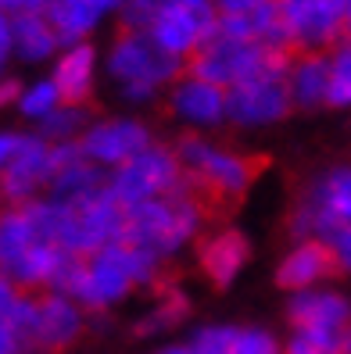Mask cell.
<instances>
[{
    "label": "cell",
    "mask_w": 351,
    "mask_h": 354,
    "mask_svg": "<svg viewBox=\"0 0 351 354\" xmlns=\"http://www.w3.org/2000/svg\"><path fill=\"white\" fill-rule=\"evenodd\" d=\"M176 154L183 161L179 190H187L201 204L204 218L226 215L230 207H237V201L244 197L247 186H251V179L269 165L258 154L222 151V147H215V143L201 140V136H183Z\"/></svg>",
    "instance_id": "1"
},
{
    "label": "cell",
    "mask_w": 351,
    "mask_h": 354,
    "mask_svg": "<svg viewBox=\"0 0 351 354\" xmlns=\"http://www.w3.org/2000/svg\"><path fill=\"white\" fill-rule=\"evenodd\" d=\"M161 258L140 251L129 240H115L108 247L93 251L90 258H82V276L75 286V301L87 311H105L118 304L122 297H129L136 286H158L165 279Z\"/></svg>",
    "instance_id": "2"
},
{
    "label": "cell",
    "mask_w": 351,
    "mask_h": 354,
    "mask_svg": "<svg viewBox=\"0 0 351 354\" xmlns=\"http://www.w3.org/2000/svg\"><path fill=\"white\" fill-rule=\"evenodd\" d=\"M287 322L294 329L287 354H348L351 347V297L326 283L291 294Z\"/></svg>",
    "instance_id": "3"
},
{
    "label": "cell",
    "mask_w": 351,
    "mask_h": 354,
    "mask_svg": "<svg viewBox=\"0 0 351 354\" xmlns=\"http://www.w3.org/2000/svg\"><path fill=\"white\" fill-rule=\"evenodd\" d=\"M204 222L208 218H204L201 204L187 190H172L165 197H151L143 204L126 207V233H122V240H129L133 247L165 261L179 247H187Z\"/></svg>",
    "instance_id": "4"
},
{
    "label": "cell",
    "mask_w": 351,
    "mask_h": 354,
    "mask_svg": "<svg viewBox=\"0 0 351 354\" xmlns=\"http://www.w3.org/2000/svg\"><path fill=\"white\" fill-rule=\"evenodd\" d=\"M79 301L54 294V290H26L18 297L8 326L15 329L22 354H65L87 329V315H82Z\"/></svg>",
    "instance_id": "5"
},
{
    "label": "cell",
    "mask_w": 351,
    "mask_h": 354,
    "mask_svg": "<svg viewBox=\"0 0 351 354\" xmlns=\"http://www.w3.org/2000/svg\"><path fill=\"white\" fill-rule=\"evenodd\" d=\"M65 254L69 251L36 233L26 204H11L8 212H0V276H8L15 286L47 290Z\"/></svg>",
    "instance_id": "6"
},
{
    "label": "cell",
    "mask_w": 351,
    "mask_h": 354,
    "mask_svg": "<svg viewBox=\"0 0 351 354\" xmlns=\"http://www.w3.org/2000/svg\"><path fill=\"white\" fill-rule=\"evenodd\" d=\"M179 61L183 57L158 47V39L147 29H122L111 47L108 68L126 86L129 100H147L158 86L179 75Z\"/></svg>",
    "instance_id": "7"
},
{
    "label": "cell",
    "mask_w": 351,
    "mask_h": 354,
    "mask_svg": "<svg viewBox=\"0 0 351 354\" xmlns=\"http://www.w3.org/2000/svg\"><path fill=\"white\" fill-rule=\"evenodd\" d=\"M280 47H265V44H251V39H237L226 32H212L204 44L187 57V72L197 79H208L215 86L233 90L240 82L255 79L258 72L269 68V61L276 57Z\"/></svg>",
    "instance_id": "8"
},
{
    "label": "cell",
    "mask_w": 351,
    "mask_h": 354,
    "mask_svg": "<svg viewBox=\"0 0 351 354\" xmlns=\"http://www.w3.org/2000/svg\"><path fill=\"white\" fill-rule=\"evenodd\" d=\"M65 204H69V215H65L61 251L90 258L93 251L122 240V233H126V204L111 194V186H105V190H97L90 197L65 201Z\"/></svg>",
    "instance_id": "9"
},
{
    "label": "cell",
    "mask_w": 351,
    "mask_h": 354,
    "mask_svg": "<svg viewBox=\"0 0 351 354\" xmlns=\"http://www.w3.org/2000/svg\"><path fill=\"white\" fill-rule=\"evenodd\" d=\"M298 50H276L269 68L230 90V118L237 126H265L291 111V61Z\"/></svg>",
    "instance_id": "10"
},
{
    "label": "cell",
    "mask_w": 351,
    "mask_h": 354,
    "mask_svg": "<svg viewBox=\"0 0 351 354\" xmlns=\"http://www.w3.org/2000/svg\"><path fill=\"white\" fill-rule=\"evenodd\" d=\"M341 225H351V165H337L312 183L291 218V233L298 240H326Z\"/></svg>",
    "instance_id": "11"
},
{
    "label": "cell",
    "mask_w": 351,
    "mask_h": 354,
    "mask_svg": "<svg viewBox=\"0 0 351 354\" xmlns=\"http://www.w3.org/2000/svg\"><path fill=\"white\" fill-rule=\"evenodd\" d=\"M179 183H183L179 154L169 151V147H154V143L147 151H140L136 158H129L126 165H118V169L111 172V179H108L111 194L126 207L143 204L151 197L172 194V190H179Z\"/></svg>",
    "instance_id": "12"
},
{
    "label": "cell",
    "mask_w": 351,
    "mask_h": 354,
    "mask_svg": "<svg viewBox=\"0 0 351 354\" xmlns=\"http://www.w3.org/2000/svg\"><path fill=\"white\" fill-rule=\"evenodd\" d=\"M219 26L215 0H161V8L151 22V36L158 47L176 57H190Z\"/></svg>",
    "instance_id": "13"
},
{
    "label": "cell",
    "mask_w": 351,
    "mask_h": 354,
    "mask_svg": "<svg viewBox=\"0 0 351 354\" xmlns=\"http://www.w3.org/2000/svg\"><path fill=\"white\" fill-rule=\"evenodd\" d=\"M294 50H334L348 29V0H276Z\"/></svg>",
    "instance_id": "14"
},
{
    "label": "cell",
    "mask_w": 351,
    "mask_h": 354,
    "mask_svg": "<svg viewBox=\"0 0 351 354\" xmlns=\"http://www.w3.org/2000/svg\"><path fill=\"white\" fill-rule=\"evenodd\" d=\"M51 176H54V143L44 136H26L22 147L8 161V169L0 172V197L8 204H29L44 186H51Z\"/></svg>",
    "instance_id": "15"
},
{
    "label": "cell",
    "mask_w": 351,
    "mask_h": 354,
    "mask_svg": "<svg viewBox=\"0 0 351 354\" xmlns=\"http://www.w3.org/2000/svg\"><path fill=\"white\" fill-rule=\"evenodd\" d=\"M334 276H341L334 247L319 236H308V240H298V247H291V251L283 254V261L276 268V286L298 294V290L323 286Z\"/></svg>",
    "instance_id": "16"
},
{
    "label": "cell",
    "mask_w": 351,
    "mask_h": 354,
    "mask_svg": "<svg viewBox=\"0 0 351 354\" xmlns=\"http://www.w3.org/2000/svg\"><path fill=\"white\" fill-rule=\"evenodd\" d=\"M111 176L100 172V165L93 158H87L79 140H65L54 143V176H51V197L57 201H79L90 197L97 190H105Z\"/></svg>",
    "instance_id": "17"
},
{
    "label": "cell",
    "mask_w": 351,
    "mask_h": 354,
    "mask_svg": "<svg viewBox=\"0 0 351 354\" xmlns=\"http://www.w3.org/2000/svg\"><path fill=\"white\" fill-rule=\"evenodd\" d=\"M79 143L87 151V158H93L97 165L118 169V165H126L129 158H136L140 151L151 147V133L140 122L115 118V122H97V126H90L79 136Z\"/></svg>",
    "instance_id": "18"
},
{
    "label": "cell",
    "mask_w": 351,
    "mask_h": 354,
    "mask_svg": "<svg viewBox=\"0 0 351 354\" xmlns=\"http://www.w3.org/2000/svg\"><path fill=\"white\" fill-rule=\"evenodd\" d=\"M247 258H251V243H247V236L237 233V229H219V233L204 236L197 243L201 272L208 276V283L219 286V290H226L244 272Z\"/></svg>",
    "instance_id": "19"
},
{
    "label": "cell",
    "mask_w": 351,
    "mask_h": 354,
    "mask_svg": "<svg viewBox=\"0 0 351 354\" xmlns=\"http://www.w3.org/2000/svg\"><path fill=\"white\" fill-rule=\"evenodd\" d=\"M172 111L194 126H215V122L230 118V90L215 86L208 79L187 75L172 90Z\"/></svg>",
    "instance_id": "20"
},
{
    "label": "cell",
    "mask_w": 351,
    "mask_h": 354,
    "mask_svg": "<svg viewBox=\"0 0 351 354\" xmlns=\"http://www.w3.org/2000/svg\"><path fill=\"white\" fill-rule=\"evenodd\" d=\"M93 47L87 39H79V44H69V50H61L57 57V68H54V86L61 90V100L65 104H79L90 97L93 90Z\"/></svg>",
    "instance_id": "21"
},
{
    "label": "cell",
    "mask_w": 351,
    "mask_h": 354,
    "mask_svg": "<svg viewBox=\"0 0 351 354\" xmlns=\"http://www.w3.org/2000/svg\"><path fill=\"white\" fill-rule=\"evenodd\" d=\"M291 93L301 108H319L330 93V50H298L291 61Z\"/></svg>",
    "instance_id": "22"
},
{
    "label": "cell",
    "mask_w": 351,
    "mask_h": 354,
    "mask_svg": "<svg viewBox=\"0 0 351 354\" xmlns=\"http://www.w3.org/2000/svg\"><path fill=\"white\" fill-rule=\"evenodd\" d=\"M126 0H54L47 8L51 22L61 32V44H79L108 11L122 8Z\"/></svg>",
    "instance_id": "23"
},
{
    "label": "cell",
    "mask_w": 351,
    "mask_h": 354,
    "mask_svg": "<svg viewBox=\"0 0 351 354\" xmlns=\"http://www.w3.org/2000/svg\"><path fill=\"white\" fill-rule=\"evenodd\" d=\"M11 29H15V54L26 61H44L61 47V32L47 11H15Z\"/></svg>",
    "instance_id": "24"
},
{
    "label": "cell",
    "mask_w": 351,
    "mask_h": 354,
    "mask_svg": "<svg viewBox=\"0 0 351 354\" xmlns=\"http://www.w3.org/2000/svg\"><path fill=\"white\" fill-rule=\"evenodd\" d=\"M154 294H158V304L133 326L136 337H158V333H165V329H176L183 319L190 315L187 294H183V290H176V283H172L169 276L154 286Z\"/></svg>",
    "instance_id": "25"
},
{
    "label": "cell",
    "mask_w": 351,
    "mask_h": 354,
    "mask_svg": "<svg viewBox=\"0 0 351 354\" xmlns=\"http://www.w3.org/2000/svg\"><path fill=\"white\" fill-rule=\"evenodd\" d=\"M330 108H351V39L330 50V93H326Z\"/></svg>",
    "instance_id": "26"
},
{
    "label": "cell",
    "mask_w": 351,
    "mask_h": 354,
    "mask_svg": "<svg viewBox=\"0 0 351 354\" xmlns=\"http://www.w3.org/2000/svg\"><path fill=\"white\" fill-rule=\"evenodd\" d=\"M87 115H82L79 104H65V108H57L54 115H47L44 122H39V136L51 140V143H65L72 140L75 133H87Z\"/></svg>",
    "instance_id": "27"
},
{
    "label": "cell",
    "mask_w": 351,
    "mask_h": 354,
    "mask_svg": "<svg viewBox=\"0 0 351 354\" xmlns=\"http://www.w3.org/2000/svg\"><path fill=\"white\" fill-rule=\"evenodd\" d=\"M233 354H287V344H280L269 329L262 326H237Z\"/></svg>",
    "instance_id": "28"
},
{
    "label": "cell",
    "mask_w": 351,
    "mask_h": 354,
    "mask_svg": "<svg viewBox=\"0 0 351 354\" xmlns=\"http://www.w3.org/2000/svg\"><path fill=\"white\" fill-rule=\"evenodd\" d=\"M18 104H22V111H26L29 118H39V122H44V118L54 115L65 100H61V90L54 86V79H51V82H36L33 90H26Z\"/></svg>",
    "instance_id": "29"
},
{
    "label": "cell",
    "mask_w": 351,
    "mask_h": 354,
    "mask_svg": "<svg viewBox=\"0 0 351 354\" xmlns=\"http://www.w3.org/2000/svg\"><path fill=\"white\" fill-rule=\"evenodd\" d=\"M233 337H237V326H201L190 344L197 354H233Z\"/></svg>",
    "instance_id": "30"
},
{
    "label": "cell",
    "mask_w": 351,
    "mask_h": 354,
    "mask_svg": "<svg viewBox=\"0 0 351 354\" xmlns=\"http://www.w3.org/2000/svg\"><path fill=\"white\" fill-rule=\"evenodd\" d=\"M161 0H126L122 4V29H151Z\"/></svg>",
    "instance_id": "31"
},
{
    "label": "cell",
    "mask_w": 351,
    "mask_h": 354,
    "mask_svg": "<svg viewBox=\"0 0 351 354\" xmlns=\"http://www.w3.org/2000/svg\"><path fill=\"white\" fill-rule=\"evenodd\" d=\"M326 243L334 247V258H337V268L341 276H351V225H341L326 236Z\"/></svg>",
    "instance_id": "32"
},
{
    "label": "cell",
    "mask_w": 351,
    "mask_h": 354,
    "mask_svg": "<svg viewBox=\"0 0 351 354\" xmlns=\"http://www.w3.org/2000/svg\"><path fill=\"white\" fill-rule=\"evenodd\" d=\"M22 294H26L22 286H15L8 276H0V322L11 319V311H15V304H18V297H22Z\"/></svg>",
    "instance_id": "33"
},
{
    "label": "cell",
    "mask_w": 351,
    "mask_h": 354,
    "mask_svg": "<svg viewBox=\"0 0 351 354\" xmlns=\"http://www.w3.org/2000/svg\"><path fill=\"white\" fill-rule=\"evenodd\" d=\"M15 50V29H11V15L0 8V72H4V61Z\"/></svg>",
    "instance_id": "34"
},
{
    "label": "cell",
    "mask_w": 351,
    "mask_h": 354,
    "mask_svg": "<svg viewBox=\"0 0 351 354\" xmlns=\"http://www.w3.org/2000/svg\"><path fill=\"white\" fill-rule=\"evenodd\" d=\"M262 4H273V0H215L219 15H240V11H255Z\"/></svg>",
    "instance_id": "35"
},
{
    "label": "cell",
    "mask_w": 351,
    "mask_h": 354,
    "mask_svg": "<svg viewBox=\"0 0 351 354\" xmlns=\"http://www.w3.org/2000/svg\"><path fill=\"white\" fill-rule=\"evenodd\" d=\"M22 140L26 136H18V133H0V172L8 169V161L15 158V151L22 147Z\"/></svg>",
    "instance_id": "36"
},
{
    "label": "cell",
    "mask_w": 351,
    "mask_h": 354,
    "mask_svg": "<svg viewBox=\"0 0 351 354\" xmlns=\"http://www.w3.org/2000/svg\"><path fill=\"white\" fill-rule=\"evenodd\" d=\"M22 82L18 79H0V108H8V104H15V100H22Z\"/></svg>",
    "instance_id": "37"
},
{
    "label": "cell",
    "mask_w": 351,
    "mask_h": 354,
    "mask_svg": "<svg viewBox=\"0 0 351 354\" xmlns=\"http://www.w3.org/2000/svg\"><path fill=\"white\" fill-rule=\"evenodd\" d=\"M54 0H0L4 11H47Z\"/></svg>",
    "instance_id": "38"
},
{
    "label": "cell",
    "mask_w": 351,
    "mask_h": 354,
    "mask_svg": "<svg viewBox=\"0 0 351 354\" xmlns=\"http://www.w3.org/2000/svg\"><path fill=\"white\" fill-rule=\"evenodd\" d=\"M0 354H22V344H18L15 329L8 322H0Z\"/></svg>",
    "instance_id": "39"
},
{
    "label": "cell",
    "mask_w": 351,
    "mask_h": 354,
    "mask_svg": "<svg viewBox=\"0 0 351 354\" xmlns=\"http://www.w3.org/2000/svg\"><path fill=\"white\" fill-rule=\"evenodd\" d=\"M158 354H197L194 344H172V347H161Z\"/></svg>",
    "instance_id": "40"
},
{
    "label": "cell",
    "mask_w": 351,
    "mask_h": 354,
    "mask_svg": "<svg viewBox=\"0 0 351 354\" xmlns=\"http://www.w3.org/2000/svg\"><path fill=\"white\" fill-rule=\"evenodd\" d=\"M344 39H351V0H348V29H344Z\"/></svg>",
    "instance_id": "41"
},
{
    "label": "cell",
    "mask_w": 351,
    "mask_h": 354,
    "mask_svg": "<svg viewBox=\"0 0 351 354\" xmlns=\"http://www.w3.org/2000/svg\"><path fill=\"white\" fill-rule=\"evenodd\" d=\"M348 354H351V347H348Z\"/></svg>",
    "instance_id": "42"
}]
</instances>
